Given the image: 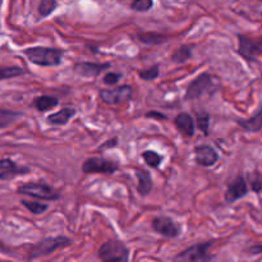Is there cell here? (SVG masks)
I'll use <instances>...</instances> for the list:
<instances>
[{"instance_id": "6da1fadb", "label": "cell", "mask_w": 262, "mask_h": 262, "mask_svg": "<svg viewBox=\"0 0 262 262\" xmlns=\"http://www.w3.org/2000/svg\"><path fill=\"white\" fill-rule=\"evenodd\" d=\"M23 53L31 63L40 67H56L61 63L63 58V50L46 46H33L26 49Z\"/></svg>"}, {"instance_id": "7a4b0ae2", "label": "cell", "mask_w": 262, "mask_h": 262, "mask_svg": "<svg viewBox=\"0 0 262 262\" xmlns=\"http://www.w3.org/2000/svg\"><path fill=\"white\" fill-rule=\"evenodd\" d=\"M97 256L105 262H125L129 258V251L120 241H109L100 247Z\"/></svg>"}, {"instance_id": "3957f363", "label": "cell", "mask_w": 262, "mask_h": 262, "mask_svg": "<svg viewBox=\"0 0 262 262\" xmlns=\"http://www.w3.org/2000/svg\"><path fill=\"white\" fill-rule=\"evenodd\" d=\"M71 243L72 241L69 239V238L63 237V235L45 238V239L38 242L36 246H33V248L30 252V260H35V258H40L43 257V256L50 255V253H53L55 250L67 247V246H69Z\"/></svg>"}, {"instance_id": "277c9868", "label": "cell", "mask_w": 262, "mask_h": 262, "mask_svg": "<svg viewBox=\"0 0 262 262\" xmlns=\"http://www.w3.org/2000/svg\"><path fill=\"white\" fill-rule=\"evenodd\" d=\"M239 48L238 53L242 55L246 60L255 61L262 55V37H251V36L239 35Z\"/></svg>"}, {"instance_id": "5b68a950", "label": "cell", "mask_w": 262, "mask_h": 262, "mask_svg": "<svg viewBox=\"0 0 262 262\" xmlns=\"http://www.w3.org/2000/svg\"><path fill=\"white\" fill-rule=\"evenodd\" d=\"M18 193L46 201H55L59 199V194L50 186L43 183H26L18 187Z\"/></svg>"}, {"instance_id": "8992f818", "label": "cell", "mask_w": 262, "mask_h": 262, "mask_svg": "<svg viewBox=\"0 0 262 262\" xmlns=\"http://www.w3.org/2000/svg\"><path fill=\"white\" fill-rule=\"evenodd\" d=\"M133 96V89L128 84L124 86L115 87L113 90H101L100 91V99L107 105H118L123 104L125 101H129Z\"/></svg>"}, {"instance_id": "52a82bcc", "label": "cell", "mask_w": 262, "mask_h": 262, "mask_svg": "<svg viewBox=\"0 0 262 262\" xmlns=\"http://www.w3.org/2000/svg\"><path fill=\"white\" fill-rule=\"evenodd\" d=\"M212 86H214V78H212L209 73H202L201 76H199L194 81H192L191 83H189L188 89H187V92H186V99L187 100L199 99V97H201L202 95L211 91Z\"/></svg>"}, {"instance_id": "ba28073f", "label": "cell", "mask_w": 262, "mask_h": 262, "mask_svg": "<svg viewBox=\"0 0 262 262\" xmlns=\"http://www.w3.org/2000/svg\"><path fill=\"white\" fill-rule=\"evenodd\" d=\"M119 165L112 160L102 158H90L82 165V169L86 174H113L118 170Z\"/></svg>"}, {"instance_id": "9c48e42d", "label": "cell", "mask_w": 262, "mask_h": 262, "mask_svg": "<svg viewBox=\"0 0 262 262\" xmlns=\"http://www.w3.org/2000/svg\"><path fill=\"white\" fill-rule=\"evenodd\" d=\"M211 247V243H199V245H194L192 247L187 248L183 252L179 253L177 256V260L182 261H188V262H194V261H209L211 260L212 256L209 253V248Z\"/></svg>"}, {"instance_id": "30bf717a", "label": "cell", "mask_w": 262, "mask_h": 262, "mask_svg": "<svg viewBox=\"0 0 262 262\" xmlns=\"http://www.w3.org/2000/svg\"><path fill=\"white\" fill-rule=\"evenodd\" d=\"M152 229L155 230L158 234L164 235L168 238L178 237L181 233V228L178 224L174 223L173 219L166 216H159L152 220Z\"/></svg>"}, {"instance_id": "8fae6325", "label": "cell", "mask_w": 262, "mask_h": 262, "mask_svg": "<svg viewBox=\"0 0 262 262\" xmlns=\"http://www.w3.org/2000/svg\"><path fill=\"white\" fill-rule=\"evenodd\" d=\"M194 156H196L197 164L205 166V168L215 165L217 163V160H219L217 152L209 145L197 146L196 150H194Z\"/></svg>"}, {"instance_id": "7c38bea8", "label": "cell", "mask_w": 262, "mask_h": 262, "mask_svg": "<svg viewBox=\"0 0 262 262\" xmlns=\"http://www.w3.org/2000/svg\"><path fill=\"white\" fill-rule=\"evenodd\" d=\"M107 68H110V64L104 63H89V61H83V63H78L74 66V72L78 73L82 77H97L100 76V73H102L104 71H106Z\"/></svg>"}, {"instance_id": "4fadbf2b", "label": "cell", "mask_w": 262, "mask_h": 262, "mask_svg": "<svg viewBox=\"0 0 262 262\" xmlns=\"http://www.w3.org/2000/svg\"><path fill=\"white\" fill-rule=\"evenodd\" d=\"M248 192L247 183H246L245 178L243 177H238L233 183L229 184L227 192H225V200L227 202H234L237 200L242 199L243 196H246Z\"/></svg>"}, {"instance_id": "5bb4252c", "label": "cell", "mask_w": 262, "mask_h": 262, "mask_svg": "<svg viewBox=\"0 0 262 262\" xmlns=\"http://www.w3.org/2000/svg\"><path fill=\"white\" fill-rule=\"evenodd\" d=\"M174 124L178 128L179 132L186 137H192L194 135V123L193 119L187 113H181L174 119Z\"/></svg>"}, {"instance_id": "9a60e30c", "label": "cell", "mask_w": 262, "mask_h": 262, "mask_svg": "<svg viewBox=\"0 0 262 262\" xmlns=\"http://www.w3.org/2000/svg\"><path fill=\"white\" fill-rule=\"evenodd\" d=\"M76 113L77 112L74 107H64L60 112L49 115L46 119H48V123H50L53 125H64L76 115Z\"/></svg>"}, {"instance_id": "2e32d148", "label": "cell", "mask_w": 262, "mask_h": 262, "mask_svg": "<svg viewBox=\"0 0 262 262\" xmlns=\"http://www.w3.org/2000/svg\"><path fill=\"white\" fill-rule=\"evenodd\" d=\"M136 176H137L138 179V193L141 196H147L151 189H152V179H151L150 173L141 169V170H136Z\"/></svg>"}, {"instance_id": "e0dca14e", "label": "cell", "mask_w": 262, "mask_h": 262, "mask_svg": "<svg viewBox=\"0 0 262 262\" xmlns=\"http://www.w3.org/2000/svg\"><path fill=\"white\" fill-rule=\"evenodd\" d=\"M238 124L248 132H258L262 128V107L250 119L238 120Z\"/></svg>"}, {"instance_id": "ac0fdd59", "label": "cell", "mask_w": 262, "mask_h": 262, "mask_svg": "<svg viewBox=\"0 0 262 262\" xmlns=\"http://www.w3.org/2000/svg\"><path fill=\"white\" fill-rule=\"evenodd\" d=\"M35 106L36 109L40 110V112H46V110H50L53 107H55L59 104V100L56 97L53 96H40L37 99H35Z\"/></svg>"}, {"instance_id": "d6986e66", "label": "cell", "mask_w": 262, "mask_h": 262, "mask_svg": "<svg viewBox=\"0 0 262 262\" xmlns=\"http://www.w3.org/2000/svg\"><path fill=\"white\" fill-rule=\"evenodd\" d=\"M138 40L141 42L146 43V45H159V43H163L168 40V37L164 35H160V33H140L137 36Z\"/></svg>"}, {"instance_id": "ffe728a7", "label": "cell", "mask_w": 262, "mask_h": 262, "mask_svg": "<svg viewBox=\"0 0 262 262\" xmlns=\"http://www.w3.org/2000/svg\"><path fill=\"white\" fill-rule=\"evenodd\" d=\"M30 173V169L25 168V166H18V165H13L10 168L4 169V170L0 171V179L3 181H8V179H12L14 177L20 176V174H27Z\"/></svg>"}, {"instance_id": "44dd1931", "label": "cell", "mask_w": 262, "mask_h": 262, "mask_svg": "<svg viewBox=\"0 0 262 262\" xmlns=\"http://www.w3.org/2000/svg\"><path fill=\"white\" fill-rule=\"evenodd\" d=\"M192 56V48L191 46L183 45L178 49V50L174 51V54L171 55V61L177 64L184 63V61L189 60V58Z\"/></svg>"}, {"instance_id": "7402d4cb", "label": "cell", "mask_w": 262, "mask_h": 262, "mask_svg": "<svg viewBox=\"0 0 262 262\" xmlns=\"http://www.w3.org/2000/svg\"><path fill=\"white\" fill-rule=\"evenodd\" d=\"M20 115H22L20 113L13 112V110L0 109V128H7L8 125L18 120Z\"/></svg>"}, {"instance_id": "603a6c76", "label": "cell", "mask_w": 262, "mask_h": 262, "mask_svg": "<svg viewBox=\"0 0 262 262\" xmlns=\"http://www.w3.org/2000/svg\"><path fill=\"white\" fill-rule=\"evenodd\" d=\"M56 7H58L56 0H41L38 4V13L41 17H46V15L51 14L56 9Z\"/></svg>"}, {"instance_id": "cb8c5ba5", "label": "cell", "mask_w": 262, "mask_h": 262, "mask_svg": "<svg viewBox=\"0 0 262 262\" xmlns=\"http://www.w3.org/2000/svg\"><path fill=\"white\" fill-rule=\"evenodd\" d=\"M23 73H25V71L19 67H4V68H0V81L14 78V77L20 76Z\"/></svg>"}, {"instance_id": "d4e9b609", "label": "cell", "mask_w": 262, "mask_h": 262, "mask_svg": "<svg viewBox=\"0 0 262 262\" xmlns=\"http://www.w3.org/2000/svg\"><path fill=\"white\" fill-rule=\"evenodd\" d=\"M22 205L28 209V211H31L32 214L35 215H41L48 210V205L46 204H41V202H36V201H26L23 200Z\"/></svg>"}, {"instance_id": "484cf974", "label": "cell", "mask_w": 262, "mask_h": 262, "mask_svg": "<svg viewBox=\"0 0 262 262\" xmlns=\"http://www.w3.org/2000/svg\"><path fill=\"white\" fill-rule=\"evenodd\" d=\"M142 158L146 161V164L148 166H151V168H159V165L161 164V160H163V158L159 154L154 152V151H145L142 154Z\"/></svg>"}, {"instance_id": "4316f807", "label": "cell", "mask_w": 262, "mask_h": 262, "mask_svg": "<svg viewBox=\"0 0 262 262\" xmlns=\"http://www.w3.org/2000/svg\"><path fill=\"white\" fill-rule=\"evenodd\" d=\"M154 2L152 0H133L130 8L136 12H147L152 8Z\"/></svg>"}, {"instance_id": "83f0119b", "label": "cell", "mask_w": 262, "mask_h": 262, "mask_svg": "<svg viewBox=\"0 0 262 262\" xmlns=\"http://www.w3.org/2000/svg\"><path fill=\"white\" fill-rule=\"evenodd\" d=\"M138 74H140L141 78L145 79V81H151V79L158 78L159 68H158V66H155V67H152V68L146 69V71H141Z\"/></svg>"}, {"instance_id": "f1b7e54d", "label": "cell", "mask_w": 262, "mask_h": 262, "mask_svg": "<svg viewBox=\"0 0 262 262\" xmlns=\"http://www.w3.org/2000/svg\"><path fill=\"white\" fill-rule=\"evenodd\" d=\"M209 115H207L206 113L200 114L199 117H197V127H199V129H201L205 135L209 133Z\"/></svg>"}, {"instance_id": "f546056e", "label": "cell", "mask_w": 262, "mask_h": 262, "mask_svg": "<svg viewBox=\"0 0 262 262\" xmlns=\"http://www.w3.org/2000/svg\"><path fill=\"white\" fill-rule=\"evenodd\" d=\"M119 79H120V74L119 73H113V72L105 74V77H104V82L106 84H115L118 81H119Z\"/></svg>"}, {"instance_id": "4dcf8cb0", "label": "cell", "mask_w": 262, "mask_h": 262, "mask_svg": "<svg viewBox=\"0 0 262 262\" xmlns=\"http://www.w3.org/2000/svg\"><path fill=\"white\" fill-rule=\"evenodd\" d=\"M13 165H15V164L13 163L10 159H2V160H0V171L4 170V169L10 168V166H13Z\"/></svg>"}, {"instance_id": "1f68e13d", "label": "cell", "mask_w": 262, "mask_h": 262, "mask_svg": "<svg viewBox=\"0 0 262 262\" xmlns=\"http://www.w3.org/2000/svg\"><path fill=\"white\" fill-rule=\"evenodd\" d=\"M146 117L151 118V119H154V118H156V119H158V120H166V119H168V118H166L165 115L161 114V113H158V112L147 113V114H146Z\"/></svg>"}, {"instance_id": "d6a6232c", "label": "cell", "mask_w": 262, "mask_h": 262, "mask_svg": "<svg viewBox=\"0 0 262 262\" xmlns=\"http://www.w3.org/2000/svg\"><path fill=\"white\" fill-rule=\"evenodd\" d=\"M248 252L253 253V255H257V253H262V245H260V246H253V247H251L250 250H248Z\"/></svg>"}]
</instances>
